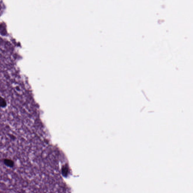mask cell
Masks as SVG:
<instances>
[{"label": "cell", "instance_id": "cell-1", "mask_svg": "<svg viewBox=\"0 0 193 193\" xmlns=\"http://www.w3.org/2000/svg\"><path fill=\"white\" fill-rule=\"evenodd\" d=\"M3 163L6 166L9 168H13L15 166V163L12 159L9 158H5L3 159Z\"/></svg>", "mask_w": 193, "mask_h": 193}, {"label": "cell", "instance_id": "cell-2", "mask_svg": "<svg viewBox=\"0 0 193 193\" xmlns=\"http://www.w3.org/2000/svg\"><path fill=\"white\" fill-rule=\"evenodd\" d=\"M7 105V101L3 97L0 96V108H5Z\"/></svg>", "mask_w": 193, "mask_h": 193}, {"label": "cell", "instance_id": "cell-3", "mask_svg": "<svg viewBox=\"0 0 193 193\" xmlns=\"http://www.w3.org/2000/svg\"></svg>", "mask_w": 193, "mask_h": 193}]
</instances>
